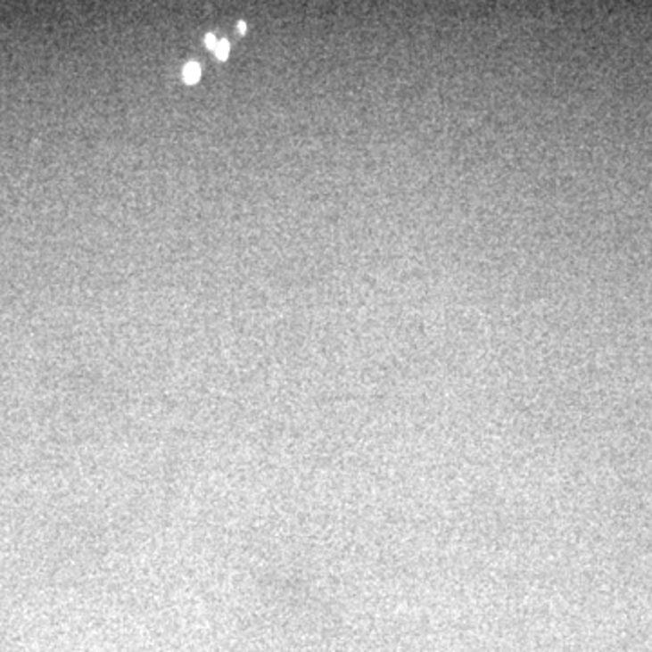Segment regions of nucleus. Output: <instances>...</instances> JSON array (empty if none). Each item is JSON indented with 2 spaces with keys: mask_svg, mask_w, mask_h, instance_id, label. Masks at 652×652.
<instances>
[{
  "mask_svg": "<svg viewBox=\"0 0 652 652\" xmlns=\"http://www.w3.org/2000/svg\"><path fill=\"white\" fill-rule=\"evenodd\" d=\"M238 31H240V33H245V31H247V24H245V22H240V24H238Z\"/></svg>",
  "mask_w": 652,
  "mask_h": 652,
  "instance_id": "4",
  "label": "nucleus"
},
{
  "mask_svg": "<svg viewBox=\"0 0 652 652\" xmlns=\"http://www.w3.org/2000/svg\"><path fill=\"white\" fill-rule=\"evenodd\" d=\"M214 53H216V56L219 58V61H227V56H228V53H230V45H228V42L219 40V44H218V47L214 49Z\"/></svg>",
  "mask_w": 652,
  "mask_h": 652,
  "instance_id": "2",
  "label": "nucleus"
},
{
  "mask_svg": "<svg viewBox=\"0 0 652 652\" xmlns=\"http://www.w3.org/2000/svg\"><path fill=\"white\" fill-rule=\"evenodd\" d=\"M218 44H219V40H218L214 35H207V37H205V45H207L209 49H212V51H214V49L218 47Z\"/></svg>",
  "mask_w": 652,
  "mask_h": 652,
  "instance_id": "3",
  "label": "nucleus"
},
{
  "mask_svg": "<svg viewBox=\"0 0 652 652\" xmlns=\"http://www.w3.org/2000/svg\"><path fill=\"white\" fill-rule=\"evenodd\" d=\"M202 77V70H200V66L198 64H187L186 68H184V80L187 82V84H194V82H198V78Z\"/></svg>",
  "mask_w": 652,
  "mask_h": 652,
  "instance_id": "1",
  "label": "nucleus"
}]
</instances>
